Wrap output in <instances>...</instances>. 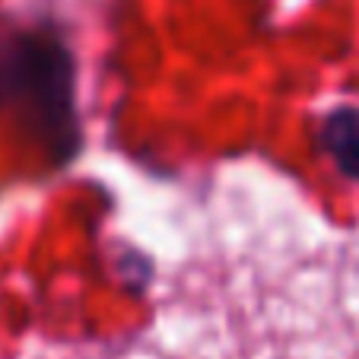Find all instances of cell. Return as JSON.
Segmentation results:
<instances>
[{
  "mask_svg": "<svg viewBox=\"0 0 359 359\" xmlns=\"http://www.w3.org/2000/svg\"><path fill=\"white\" fill-rule=\"evenodd\" d=\"M318 140L340 175L359 182V105H337L327 111Z\"/></svg>",
  "mask_w": 359,
  "mask_h": 359,
  "instance_id": "7a4b0ae2",
  "label": "cell"
},
{
  "mask_svg": "<svg viewBox=\"0 0 359 359\" xmlns=\"http://www.w3.org/2000/svg\"><path fill=\"white\" fill-rule=\"evenodd\" d=\"M0 109L26 111L32 130L57 159L80 147L74 109V57L51 32H20L0 41Z\"/></svg>",
  "mask_w": 359,
  "mask_h": 359,
  "instance_id": "6da1fadb",
  "label": "cell"
}]
</instances>
